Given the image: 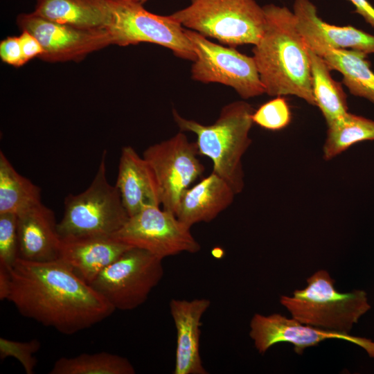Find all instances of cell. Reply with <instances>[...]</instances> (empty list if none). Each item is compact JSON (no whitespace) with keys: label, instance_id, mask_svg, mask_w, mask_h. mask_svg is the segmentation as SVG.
Wrapping results in <instances>:
<instances>
[{"label":"cell","instance_id":"8","mask_svg":"<svg viewBox=\"0 0 374 374\" xmlns=\"http://www.w3.org/2000/svg\"><path fill=\"white\" fill-rule=\"evenodd\" d=\"M162 260L148 251L132 247L89 285L115 310H132L146 301L162 279Z\"/></svg>","mask_w":374,"mask_h":374},{"label":"cell","instance_id":"3","mask_svg":"<svg viewBox=\"0 0 374 374\" xmlns=\"http://www.w3.org/2000/svg\"><path fill=\"white\" fill-rule=\"evenodd\" d=\"M253 112L248 103L234 101L222 108L214 123L204 125L172 110L174 121L180 130L196 135L199 154L211 160L212 172L225 180L236 195L244 187L242 159L251 143L249 132Z\"/></svg>","mask_w":374,"mask_h":374},{"label":"cell","instance_id":"24","mask_svg":"<svg viewBox=\"0 0 374 374\" xmlns=\"http://www.w3.org/2000/svg\"><path fill=\"white\" fill-rule=\"evenodd\" d=\"M323 158L329 161L350 146L364 141H374V121L347 112L327 125Z\"/></svg>","mask_w":374,"mask_h":374},{"label":"cell","instance_id":"18","mask_svg":"<svg viewBox=\"0 0 374 374\" xmlns=\"http://www.w3.org/2000/svg\"><path fill=\"white\" fill-rule=\"evenodd\" d=\"M132 247L112 235L62 238L60 258L90 284L108 265Z\"/></svg>","mask_w":374,"mask_h":374},{"label":"cell","instance_id":"28","mask_svg":"<svg viewBox=\"0 0 374 374\" xmlns=\"http://www.w3.org/2000/svg\"><path fill=\"white\" fill-rule=\"evenodd\" d=\"M41 347V342L37 339L28 341H17L0 338V358L1 360L11 357L17 359L22 365L26 373L33 374L37 364L33 355Z\"/></svg>","mask_w":374,"mask_h":374},{"label":"cell","instance_id":"14","mask_svg":"<svg viewBox=\"0 0 374 374\" xmlns=\"http://www.w3.org/2000/svg\"><path fill=\"white\" fill-rule=\"evenodd\" d=\"M293 8L298 30L307 47L316 54L347 48L374 53V35L351 26H338L323 21L310 0H295Z\"/></svg>","mask_w":374,"mask_h":374},{"label":"cell","instance_id":"30","mask_svg":"<svg viewBox=\"0 0 374 374\" xmlns=\"http://www.w3.org/2000/svg\"><path fill=\"white\" fill-rule=\"evenodd\" d=\"M24 61L39 57L43 53V48L37 39L26 30H22L19 36Z\"/></svg>","mask_w":374,"mask_h":374},{"label":"cell","instance_id":"15","mask_svg":"<svg viewBox=\"0 0 374 374\" xmlns=\"http://www.w3.org/2000/svg\"><path fill=\"white\" fill-rule=\"evenodd\" d=\"M208 299H172L169 303L177 335L174 374H207L199 353L201 320Z\"/></svg>","mask_w":374,"mask_h":374},{"label":"cell","instance_id":"7","mask_svg":"<svg viewBox=\"0 0 374 374\" xmlns=\"http://www.w3.org/2000/svg\"><path fill=\"white\" fill-rule=\"evenodd\" d=\"M111 18L106 29L113 44L120 46L152 43L172 51L177 57L194 62L196 54L186 28L170 15L145 10L133 0H107Z\"/></svg>","mask_w":374,"mask_h":374},{"label":"cell","instance_id":"6","mask_svg":"<svg viewBox=\"0 0 374 374\" xmlns=\"http://www.w3.org/2000/svg\"><path fill=\"white\" fill-rule=\"evenodd\" d=\"M105 159L104 150L88 188L80 193L69 194L65 197L63 216L57 224L62 238L112 235L128 220L117 187L107 179Z\"/></svg>","mask_w":374,"mask_h":374},{"label":"cell","instance_id":"17","mask_svg":"<svg viewBox=\"0 0 374 374\" xmlns=\"http://www.w3.org/2000/svg\"><path fill=\"white\" fill-rule=\"evenodd\" d=\"M115 185L129 217L146 206L161 205L160 188L152 168L132 146L121 149Z\"/></svg>","mask_w":374,"mask_h":374},{"label":"cell","instance_id":"13","mask_svg":"<svg viewBox=\"0 0 374 374\" xmlns=\"http://www.w3.org/2000/svg\"><path fill=\"white\" fill-rule=\"evenodd\" d=\"M249 336L260 354L279 343L294 346V350L302 355L305 349L330 339L349 341L360 346L371 357H374V341L371 339L318 328L275 313L269 315L255 314L250 321Z\"/></svg>","mask_w":374,"mask_h":374},{"label":"cell","instance_id":"2","mask_svg":"<svg viewBox=\"0 0 374 374\" xmlns=\"http://www.w3.org/2000/svg\"><path fill=\"white\" fill-rule=\"evenodd\" d=\"M262 7L265 26L252 51L265 93L295 96L316 106L308 48L294 12L274 4Z\"/></svg>","mask_w":374,"mask_h":374},{"label":"cell","instance_id":"9","mask_svg":"<svg viewBox=\"0 0 374 374\" xmlns=\"http://www.w3.org/2000/svg\"><path fill=\"white\" fill-rule=\"evenodd\" d=\"M186 33L196 54L193 80L231 87L244 99L265 93L253 56L213 42L195 31L186 28Z\"/></svg>","mask_w":374,"mask_h":374},{"label":"cell","instance_id":"19","mask_svg":"<svg viewBox=\"0 0 374 374\" xmlns=\"http://www.w3.org/2000/svg\"><path fill=\"white\" fill-rule=\"evenodd\" d=\"M235 195L225 180L212 172L183 193L175 215L190 228L209 222L232 204Z\"/></svg>","mask_w":374,"mask_h":374},{"label":"cell","instance_id":"1","mask_svg":"<svg viewBox=\"0 0 374 374\" xmlns=\"http://www.w3.org/2000/svg\"><path fill=\"white\" fill-rule=\"evenodd\" d=\"M10 271L8 301L24 317L64 335L87 329L116 310L63 260L18 258Z\"/></svg>","mask_w":374,"mask_h":374},{"label":"cell","instance_id":"23","mask_svg":"<svg viewBox=\"0 0 374 374\" xmlns=\"http://www.w3.org/2000/svg\"><path fill=\"white\" fill-rule=\"evenodd\" d=\"M41 202V188L20 175L1 150L0 213L17 215Z\"/></svg>","mask_w":374,"mask_h":374},{"label":"cell","instance_id":"27","mask_svg":"<svg viewBox=\"0 0 374 374\" xmlns=\"http://www.w3.org/2000/svg\"><path fill=\"white\" fill-rule=\"evenodd\" d=\"M19 257L17 215L0 213V265L10 270Z\"/></svg>","mask_w":374,"mask_h":374},{"label":"cell","instance_id":"16","mask_svg":"<svg viewBox=\"0 0 374 374\" xmlns=\"http://www.w3.org/2000/svg\"><path fill=\"white\" fill-rule=\"evenodd\" d=\"M53 210L42 202L17 214L19 258L48 262L60 258L62 238Z\"/></svg>","mask_w":374,"mask_h":374},{"label":"cell","instance_id":"31","mask_svg":"<svg viewBox=\"0 0 374 374\" xmlns=\"http://www.w3.org/2000/svg\"><path fill=\"white\" fill-rule=\"evenodd\" d=\"M10 271L6 267L0 265V299L7 300L10 288Z\"/></svg>","mask_w":374,"mask_h":374},{"label":"cell","instance_id":"10","mask_svg":"<svg viewBox=\"0 0 374 374\" xmlns=\"http://www.w3.org/2000/svg\"><path fill=\"white\" fill-rule=\"evenodd\" d=\"M112 236L162 260L184 252L195 253L201 248L191 233L190 227L180 221L175 213L156 206H146L129 217Z\"/></svg>","mask_w":374,"mask_h":374},{"label":"cell","instance_id":"4","mask_svg":"<svg viewBox=\"0 0 374 374\" xmlns=\"http://www.w3.org/2000/svg\"><path fill=\"white\" fill-rule=\"evenodd\" d=\"M280 302L300 322L343 334H350L371 308L365 291H337L335 280L323 269L310 276L306 287L296 290L292 296L282 295Z\"/></svg>","mask_w":374,"mask_h":374},{"label":"cell","instance_id":"26","mask_svg":"<svg viewBox=\"0 0 374 374\" xmlns=\"http://www.w3.org/2000/svg\"><path fill=\"white\" fill-rule=\"evenodd\" d=\"M291 118L290 109L283 96H276L254 110L252 114L253 123L272 131L285 128Z\"/></svg>","mask_w":374,"mask_h":374},{"label":"cell","instance_id":"5","mask_svg":"<svg viewBox=\"0 0 374 374\" xmlns=\"http://www.w3.org/2000/svg\"><path fill=\"white\" fill-rule=\"evenodd\" d=\"M170 16L185 28L232 47L256 44L266 22L263 7L255 0H190Z\"/></svg>","mask_w":374,"mask_h":374},{"label":"cell","instance_id":"32","mask_svg":"<svg viewBox=\"0 0 374 374\" xmlns=\"http://www.w3.org/2000/svg\"><path fill=\"white\" fill-rule=\"evenodd\" d=\"M137 3H139L141 4H143L144 3H145L148 0H133Z\"/></svg>","mask_w":374,"mask_h":374},{"label":"cell","instance_id":"21","mask_svg":"<svg viewBox=\"0 0 374 374\" xmlns=\"http://www.w3.org/2000/svg\"><path fill=\"white\" fill-rule=\"evenodd\" d=\"M319 56L331 70L342 74V83L351 94L374 103V73L367 54L352 49H329Z\"/></svg>","mask_w":374,"mask_h":374},{"label":"cell","instance_id":"25","mask_svg":"<svg viewBox=\"0 0 374 374\" xmlns=\"http://www.w3.org/2000/svg\"><path fill=\"white\" fill-rule=\"evenodd\" d=\"M131 362L118 355L100 352L83 353L56 360L50 374H134Z\"/></svg>","mask_w":374,"mask_h":374},{"label":"cell","instance_id":"29","mask_svg":"<svg viewBox=\"0 0 374 374\" xmlns=\"http://www.w3.org/2000/svg\"><path fill=\"white\" fill-rule=\"evenodd\" d=\"M0 57L3 62L15 67L26 64L19 37L10 36L1 42Z\"/></svg>","mask_w":374,"mask_h":374},{"label":"cell","instance_id":"20","mask_svg":"<svg viewBox=\"0 0 374 374\" xmlns=\"http://www.w3.org/2000/svg\"><path fill=\"white\" fill-rule=\"evenodd\" d=\"M37 15L85 29H106L111 14L107 0H37Z\"/></svg>","mask_w":374,"mask_h":374},{"label":"cell","instance_id":"12","mask_svg":"<svg viewBox=\"0 0 374 374\" xmlns=\"http://www.w3.org/2000/svg\"><path fill=\"white\" fill-rule=\"evenodd\" d=\"M21 30L34 35L43 48L39 59L48 62H79L88 54L113 44L107 29H85L56 23L33 12L17 16Z\"/></svg>","mask_w":374,"mask_h":374},{"label":"cell","instance_id":"11","mask_svg":"<svg viewBox=\"0 0 374 374\" xmlns=\"http://www.w3.org/2000/svg\"><path fill=\"white\" fill-rule=\"evenodd\" d=\"M198 155L196 143L181 131L143 152L157 177L163 209L175 214L183 193L204 173Z\"/></svg>","mask_w":374,"mask_h":374},{"label":"cell","instance_id":"22","mask_svg":"<svg viewBox=\"0 0 374 374\" xmlns=\"http://www.w3.org/2000/svg\"><path fill=\"white\" fill-rule=\"evenodd\" d=\"M308 51L316 106L328 125L348 112L346 94L341 84L332 78L326 60L308 48Z\"/></svg>","mask_w":374,"mask_h":374}]
</instances>
